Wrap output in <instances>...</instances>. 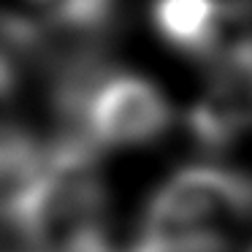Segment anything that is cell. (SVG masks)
<instances>
[{
    "label": "cell",
    "instance_id": "obj_1",
    "mask_svg": "<svg viewBox=\"0 0 252 252\" xmlns=\"http://www.w3.org/2000/svg\"><path fill=\"white\" fill-rule=\"evenodd\" d=\"M250 217L252 182L220 165H187L149 201L138 244L155 252H222Z\"/></svg>",
    "mask_w": 252,
    "mask_h": 252
},
{
    "label": "cell",
    "instance_id": "obj_2",
    "mask_svg": "<svg viewBox=\"0 0 252 252\" xmlns=\"http://www.w3.org/2000/svg\"><path fill=\"white\" fill-rule=\"evenodd\" d=\"M171 125V103L155 82L136 73H114L90 90L84 133L100 147H141Z\"/></svg>",
    "mask_w": 252,
    "mask_h": 252
},
{
    "label": "cell",
    "instance_id": "obj_3",
    "mask_svg": "<svg viewBox=\"0 0 252 252\" xmlns=\"http://www.w3.org/2000/svg\"><path fill=\"white\" fill-rule=\"evenodd\" d=\"M220 0H155L152 25L158 35L187 55L217 52L230 22Z\"/></svg>",
    "mask_w": 252,
    "mask_h": 252
}]
</instances>
